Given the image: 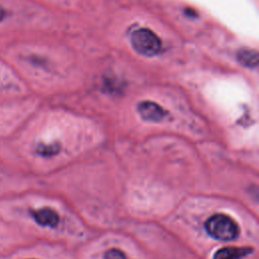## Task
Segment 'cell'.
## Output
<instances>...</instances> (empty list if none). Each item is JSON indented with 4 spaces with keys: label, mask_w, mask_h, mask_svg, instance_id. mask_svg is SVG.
I'll return each instance as SVG.
<instances>
[{
    "label": "cell",
    "mask_w": 259,
    "mask_h": 259,
    "mask_svg": "<svg viewBox=\"0 0 259 259\" xmlns=\"http://www.w3.org/2000/svg\"><path fill=\"white\" fill-rule=\"evenodd\" d=\"M208 233L216 240L232 241L239 235L237 223L227 215L217 214L211 217L206 223Z\"/></svg>",
    "instance_id": "cell-1"
},
{
    "label": "cell",
    "mask_w": 259,
    "mask_h": 259,
    "mask_svg": "<svg viewBox=\"0 0 259 259\" xmlns=\"http://www.w3.org/2000/svg\"><path fill=\"white\" fill-rule=\"evenodd\" d=\"M131 43L136 52L146 57L156 56L161 51V41L149 29H139L131 35Z\"/></svg>",
    "instance_id": "cell-2"
},
{
    "label": "cell",
    "mask_w": 259,
    "mask_h": 259,
    "mask_svg": "<svg viewBox=\"0 0 259 259\" xmlns=\"http://www.w3.org/2000/svg\"><path fill=\"white\" fill-rule=\"evenodd\" d=\"M140 115L148 122H160L166 115V111L153 102H143L138 106Z\"/></svg>",
    "instance_id": "cell-3"
},
{
    "label": "cell",
    "mask_w": 259,
    "mask_h": 259,
    "mask_svg": "<svg viewBox=\"0 0 259 259\" xmlns=\"http://www.w3.org/2000/svg\"><path fill=\"white\" fill-rule=\"evenodd\" d=\"M34 220L43 227L55 228L59 224V216L51 208H42L32 211Z\"/></svg>",
    "instance_id": "cell-4"
},
{
    "label": "cell",
    "mask_w": 259,
    "mask_h": 259,
    "mask_svg": "<svg viewBox=\"0 0 259 259\" xmlns=\"http://www.w3.org/2000/svg\"><path fill=\"white\" fill-rule=\"evenodd\" d=\"M252 252L249 247H225L216 252L214 259H242Z\"/></svg>",
    "instance_id": "cell-5"
},
{
    "label": "cell",
    "mask_w": 259,
    "mask_h": 259,
    "mask_svg": "<svg viewBox=\"0 0 259 259\" xmlns=\"http://www.w3.org/2000/svg\"><path fill=\"white\" fill-rule=\"evenodd\" d=\"M238 60L243 66L255 68L258 65V54L254 50L242 49L238 53Z\"/></svg>",
    "instance_id": "cell-6"
},
{
    "label": "cell",
    "mask_w": 259,
    "mask_h": 259,
    "mask_svg": "<svg viewBox=\"0 0 259 259\" xmlns=\"http://www.w3.org/2000/svg\"><path fill=\"white\" fill-rule=\"evenodd\" d=\"M58 146L55 144H39L37 146V153L42 156H52L58 152Z\"/></svg>",
    "instance_id": "cell-7"
},
{
    "label": "cell",
    "mask_w": 259,
    "mask_h": 259,
    "mask_svg": "<svg viewBox=\"0 0 259 259\" xmlns=\"http://www.w3.org/2000/svg\"><path fill=\"white\" fill-rule=\"evenodd\" d=\"M105 259H126V256L121 250L111 249L106 252Z\"/></svg>",
    "instance_id": "cell-8"
},
{
    "label": "cell",
    "mask_w": 259,
    "mask_h": 259,
    "mask_svg": "<svg viewBox=\"0 0 259 259\" xmlns=\"http://www.w3.org/2000/svg\"><path fill=\"white\" fill-rule=\"evenodd\" d=\"M4 15H5V11L1 6H0V22H1L2 19L4 18Z\"/></svg>",
    "instance_id": "cell-9"
}]
</instances>
